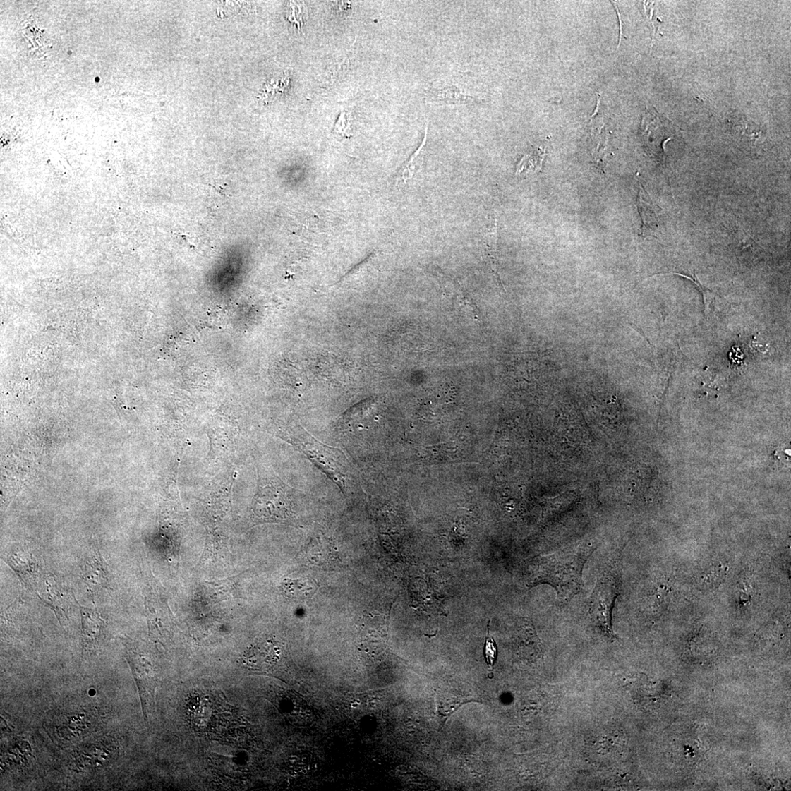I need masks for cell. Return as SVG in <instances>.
Wrapping results in <instances>:
<instances>
[{
	"label": "cell",
	"mask_w": 791,
	"mask_h": 791,
	"mask_svg": "<svg viewBox=\"0 0 791 791\" xmlns=\"http://www.w3.org/2000/svg\"><path fill=\"white\" fill-rule=\"evenodd\" d=\"M430 93L436 101L445 104H465L473 100L471 96L463 93L455 86L433 90Z\"/></svg>",
	"instance_id": "16"
},
{
	"label": "cell",
	"mask_w": 791,
	"mask_h": 791,
	"mask_svg": "<svg viewBox=\"0 0 791 791\" xmlns=\"http://www.w3.org/2000/svg\"><path fill=\"white\" fill-rule=\"evenodd\" d=\"M594 550L591 543L580 544L533 557L527 564L528 586L548 584L559 602L569 603L583 589V570Z\"/></svg>",
	"instance_id": "1"
},
{
	"label": "cell",
	"mask_w": 791,
	"mask_h": 791,
	"mask_svg": "<svg viewBox=\"0 0 791 791\" xmlns=\"http://www.w3.org/2000/svg\"><path fill=\"white\" fill-rule=\"evenodd\" d=\"M428 127L426 128L424 139L411 159L405 163L398 172L396 179L397 185L405 184L412 179L416 174L422 169L425 154V146L428 138Z\"/></svg>",
	"instance_id": "12"
},
{
	"label": "cell",
	"mask_w": 791,
	"mask_h": 791,
	"mask_svg": "<svg viewBox=\"0 0 791 791\" xmlns=\"http://www.w3.org/2000/svg\"><path fill=\"white\" fill-rule=\"evenodd\" d=\"M46 602L53 609L57 618L61 621L67 620L68 611V596L61 585L57 584L54 577H49L47 581Z\"/></svg>",
	"instance_id": "9"
},
{
	"label": "cell",
	"mask_w": 791,
	"mask_h": 791,
	"mask_svg": "<svg viewBox=\"0 0 791 791\" xmlns=\"http://www.w3.org/2000/svg\"><path fill=\"white\" fill-rule=\"evenodd\" d=\"M544 157L545 153L541 149L533 151L520 162L517 166V174L519 175L526 169L539 170L542 167Z\"/></svg>",
	"instance_id": "18"
},
{
	"label": "cell",
	"mask_w": 791,
	"mask_h": 791,
	"mask_svg": "<svg viewBox=\"0 0 791 791\" xmlns=\"http://www.w3.org/2000/svg\"><path fill=\"white\" fill-rule=\"evenodd\" d=\"M10 564L24 581L30 584L37 574V565L33 555L28 551H13L8 556Z\"/></svg>",
	"instance_id": "10"
},
{
	"label": "cell",
	"mask_w": 791,
	"mask_h": 791,
	"mask_svg": "<svg viewBox=\"0 0 791 791\" xmlns=\"http://www.w3.org/2000/svg\"><path fill=\"white\" fill-rule=\"evenodd\" d=\"M81 612L84 645L91 648L97 645L102 639L105 622L97 611L82 608Z\"/></svg>",
	"instance_id": "8"
},
{
	"label": "cell",
	"mask_w": 791,
	"mask_h": 791,
	"mask_svg": "<svg viewBox=\"0 0 791 791\" xmlns=\"http://www.w3.org/2000/svg\"><path fill=\"white\" fill-rule=\"evenodd\" d=\"M85 759L91 758L90 766L103 764L107 759H112L114 756V748L111 742H99L94 744L87 749V754H83Z\"/></svg>",
	"instance_id": "15"
},
{
	"label": "cell",
	"mask_w": 791,
	"mask_h": 791,
	"mask_svg": "<svg viewBox=\"0 0 791 791\" xmlns=\"http://www.w3.org/2000/svg\"><path fill=\"white\" fill-rule=\"evenodd\" d=\"M281 648L275 643L265 641L250 648L243 657L244 664L250 669L267 670L279 660Z\"/></svg>",
	"instance_id": "7"
},
{
	"label": "cell",
	"mask_w": 791,
	"mask_h": 791,
	"mask_svg": "<svg viewBox=\"0 0 791 791\" xmlns=\"http://www.w3.org/2000/svg\"><path fill=\"white\" fill-rule=\"evenodd\" d=\"M620 591L618 568L611 562L600 575L589 597L588 610L592 622L610 639L614 638L612 612Z\"/></svg>",
	"instance_id": "3"
},
{
	"label": "cell",
	"mask_w": 791,
	"mask_h": 791,
	"mask_svg": "<svg viewBox=\"0 0 791 791\" xmlns=\"http://www.w3.org/2000/svg\"><path fill=\"white\" fill-rule=\"evenodd\" d=\"M642 141L650 157L665 162L664 145L677 133V128L665 115L654 107H646L641 125Z\"/></svg>",
	"instance_id": "4"
},
{
	"label": "cell",
	"mask_w": 791,
	"mask_h": 791,
	"mask_svg": "<svg viewBox=\"0 0 791 791\" xmlns=\"http://www.w3.org/2000/svg\"><path fill=\"white\" fill-rule=\"evenodd\" d=\"M307 556L310 562L318 565L327 564L334 557V545L324 537H318L308 544Z\"/></svg>",
	"instance_id": "13"
},
{
	"label": "cell",
	"mask_w": 791,
	"mask_h": 791,
	"mask_svg": "<svg viewBox=\"0 0 791 791\" xmlns=\"http://www.w3.org/2000/svg\"><path fill=\"white\" fill-rule=\"evenodd\" d=\"M83 574L87 587L92 591L109 587L108 566L99 551H92L85 561Z\"/></svg>",
	"instance_id": "6"
},
{
	"label": "cell",
	"mask_w": 791,
	"mask_h": 791,
	"mask_svg": "<svg viewBox=\"0 0 791 791\" xmlns=\"http://www.w3.org/2000/svg\"><path fill=\"white\" fill-rule=\"evenodd\" d=\"M676 274L690 279L694 284H696L697 286H699L700 287V289H701V291L703 293V296H704V299L706 315H708V314L710 311L709 310V306H710L711 303L712 302L713 294L712 292H711L710 291H708V289L707 288L704 287L701 285V284H700V282H699L698 279H693V278H692L689 276H686L684 274H677V273H676Z\"/></svg>",
	"instance_id": "20"
},
{
	"label": "cell",
	"mask_w": 791,
	"mask_h": 791,
	"mask_svg": "<svg viewBox=\"0 0 791 791\" xmlns=\"http://www.w3.org/2000/svg\"><path fill=\"white\" fill-rule=\"evenodd\" d=\"M294 435L295 445L306 456L332 478L342 490H345L349 478V467L343 453L322 445L303 428H296Z\"/></svg>",
	"instance_id": "2"
},
{
	"label": "cell",
	"mask_w": 791,
	"mask_h": 791,
	"mask_svg": "<svg viewBox=\"0 0 791 791\" xmlns=\"http://www.w3.org/2000/svg\"><path fill=\"white\" fill-rule=\"evenodd\" d=\"M283 592L289 597L298 600H305L314 595L318 589L316 581L311 578H300L297 580L286 579L282 584Z\"/></svg>",
	"instance_id": "11"
},
{
	"label": "cell",
	"mask_w": 791,
	"mask_h": 791,
	"mask_svg": "<svg viewBox=\"0 0 791 791\" xmlns=\"http://www.w3.org/2000/svg\"><path fill=\"white\" fill-rule=\"evenodd\" d=\"M646 193L643 188H641L640 195L639 198V206L641 218L644 223V229L648 230L652 229L651 226L658 224V217L656 216V212L653 210V205L649 204L648 200L645 198Z\"/></svg>",
	"instance_id": "17"
},
{
	"label": "cell",
	"mask_w": 791,
	"mask_h": 791,
	"mask_svg": "<svg viewBox=\"0 0 791 791\" xmlns=\"http://www.w3.org/2000/svg\"><path fill=\"white\" fill-rule=\"evenodd\" d=\"M128 660L138 686L143 706L145 708H150L152 705L157 687L155 673L151 664L134 651L128 653Z\"/></svg>",
	"instance_id": "5"
},
{
	"label": "cell",
	"mask_w": 791,
	"mask_h": 791,
	"mask_svg": "<svg viewBox=\"0 0 791 791\" xmlns=\"http://www.w3.org/2000/svg\"><path fill=\"white\" fill-rule=\"evenodd\" d=\"M592 124L591 139L593 159L595 163L604 168L607 163L608 139L605 131H603L604 125L600 126V123H597V126L593 123Z\"/></svg>",
	"instance_id": "14"
},
{
	"label": "cell",
	"mask_w": 791,
	"mask_h": 791,
	"mask_svg": "<svg viewBox=\"0 0 791 791\" xmlns=\"http://www.w3.org/2000/svg\"><path fill=\"white\" fill-rule=\"evenodd\" d=\"M489 629L490 628L488 627V634L485 644L484 654L488 668L490 672H493L495 663L497 660V648L493 636L490 634Z\"/></svg>",
	"instance_id": "19"
}]
</instances>
